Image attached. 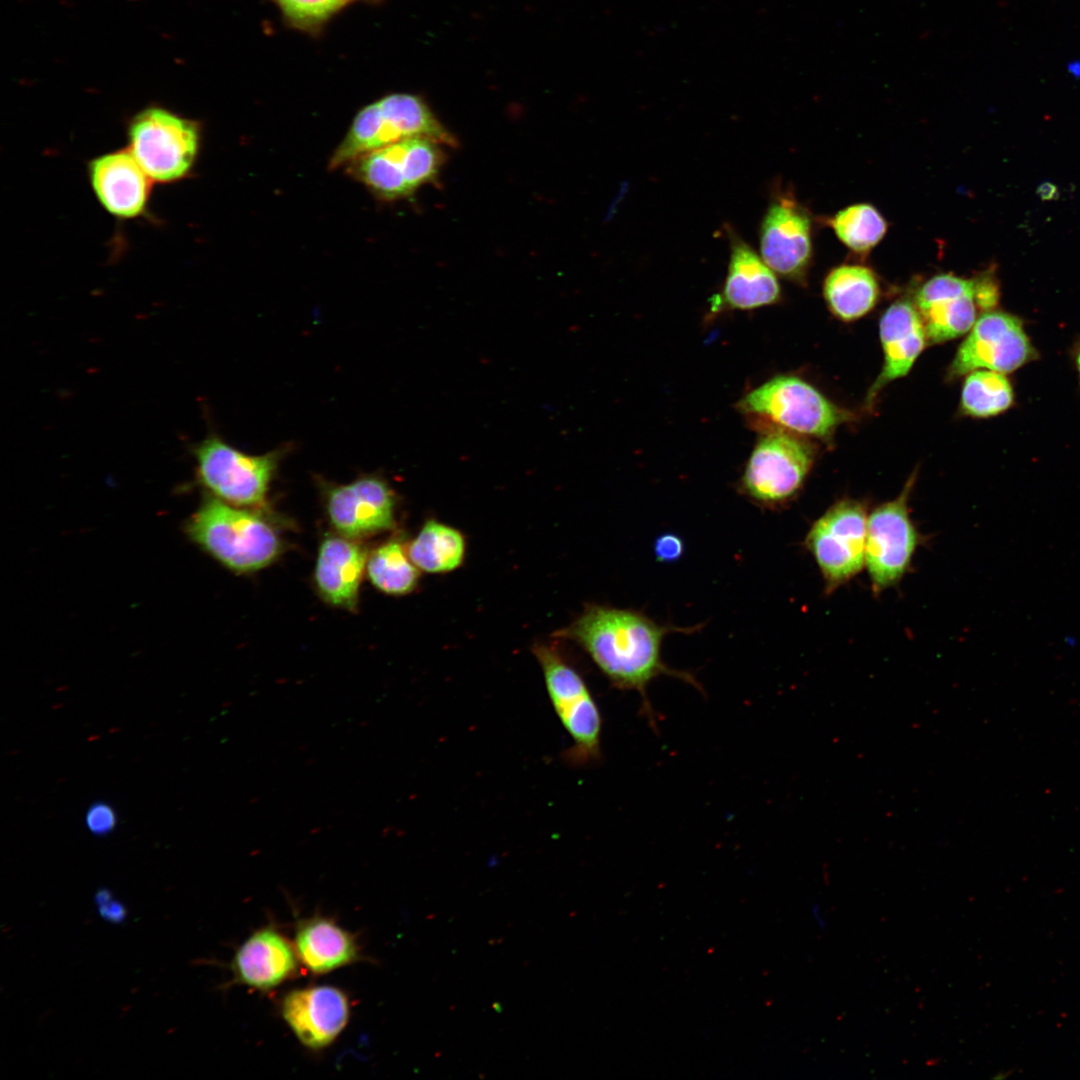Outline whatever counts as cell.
Masks as SVG:
<instances>
[{"mask_svg": "<svg viewBox=\"0 0 1080 1080\" xmlns=\"http://www.w3.org/2000/svg\"><path fill=\"white\" fill-rule=\"evenodd\" d=\"M783 428L757 441L739 481V491L765 509L789 503L802 488L814 461L813 449Z\"/></svg>", "mask_w": 1080, "mask_h": 1080, "instance_id": "4", "label": "cell"}, {"mask_svg": "<svg viewBox=\"0 0 1080 1080\" xmlns=\"http://www.w3.org/2000/svg\"><path fill=\"white\" fill-rule=\"evenodd\" d=\"M367 573L372 584L391 595H405L415 590L420 570L407 549L397 540L379 546L368 558Z\"/></svg>", "mask_w": 1080, "mask_h": 1080, "instance_id": "23", "label": "cell"}, {"mask_svg": "<svg viewBox=\"0 0 1080 1080\" xmlns=\"http://www.w3.org/2000/svg\"><path fill=\"white\" fill-rule=\"evenodd\" d=\"M197 477L214 497L234 506H263L283 449L252 455L211 434L193 449Z\"/></svg>", "mask_w": 1080, "mask_h": 1080, "instance_id": "5", "label": "cell"}, {"mask_svg": "<svg viewBox=\"0 0 1080 1080\" xmlns=\"http://www.w3.org/2000/svg\"><path fill=\"white\" fill-rule=\"evenodd\" d=\"M879 331L884 363L868 391L867 402L870 404L884 386L910 371L928 340L920 314L915 304L908 300L896 301L885 311Z\"/></svg>", "mask_w": 1080, "mask_h": 1080, "instance_id": "17", "label": "cell"}, {"mask_svg": "<svg viewBox=\"0 0 1080 1080\" xmlns=\"http://www.w3.org/2000/svg\"><path fill=\"white\" fill-rule=\"evenodd\" d=\"M914 304L927 339L932 343L945 342L969 332L977 320L974 279H963L951 273L927 280L917 291Z\"/></svg>", "mask_w": 1080, "mask_h": 1080, "instance_id": "13", "label": "cell"}, {"mask_svg": "<svg viewBox=\"0 0 1080 1080\" xmlns=\"http://www.w3.org/2000/svg\"><path fill=\"white\" fill-rule=\"evenodd\" d=\"M1037 195L1042 200H1055L1059 196L1058 188L1051 182H1043L1037 187Z\"/></svg>", "mask_w": 1080, "mask_h": 1080, "instance_id": "31", "label": "cell"}, {"mask_svg": "<svg viewBox=\"0 0 1080 1080\" xmlns=\"http://www.w3.org/2000/svg\"><path fill=\"white\" fill-rule=\"evenodd\" d=\"M546 689L563 727L573 741L572 760L587 763L600 757L602 717L581 675L550 643L532 646Z\"/></svg>", "mask_w": 1080, "mask_h": 1080, "instance_id": "7", "label": "cell"}, {"mask_svg": "<svg viewBox=\"0 0 1080 1080\" xmlns=\"http://www.w3.org/2000/svg\"><path fill=\"white\" fill-rule=\"evenodd\" d=\"M283 1018L297 1039L310 1049L331 1044L348 1022L346 995L331 986H315L288 993L282 1001Z\"/></svg>", "mask_w": 1080, "mask_h": 1080, "instance_id": "16", "label": "cell"}, {"mask_svg": "<svg viewBox=\"0 0 1080 1080\" xmlns=\"http://www.w3.org/2000/svg\"><path fill=\"white\" fill-rule=\"evenodd\" d=\"M88 176L97 200L111 215L129 219L144 213L154 181L128 148L92 159Z\"/></svg>", "mask_w": 1080, "mask_h": 1080, "instance_id": "14", "label": "cell"}, {"mask_svg": "<svg viewBox=\"0 0 1080 1080\" xmlns=\"http://www.w3.org/2000/svg\"><path fill=\"white\" fill-rule=\"evenodd\" d=\"M1013 390L1004 373L978 369L967 374L961 395L962 410L974 417H989L1008 409Z\"/></svg>", "mask_w": 1080, "mask_h": 1080, "instance_id": "24", "label": "cell"}, {"mask_svg": "<svg viewBox=\"0 0 1080 1080\" xmlns=\"http://www.w3.org/2000/svg\"><path fill=\"white\" fill-rule=\"evenodd\" d=\"M326 498L330 522L344 537L368 536L395 526V493L376 475L330 487Z\"/></svg>", "mask_w": 1080, "mask_h": 1080, "instance_id": "12", "label": "cell"}, {"mask_svg": "<svg viewBox=\"0 0 1080 1080\" xmlns=\"http://www.w3.org/2000/svg\"><path fill=\"white\" fill-rule=\"evenodd\" d=\"M1069 71L1076 77H1080V63H1072L1069 65Z\"/></svg>", "mask_w": 1080, "mask_h": 1080, "instance_id": "33", "label": "cell"}, {"mask_svg": "<svg viewBox=\"0 0 1080 1080\" xmlns=\"http://www.w3.org/2000/svg\"><path fill=\"white\" fill-rule=\"evenodd\" d=\"M85 824L92 834L96 836H106L110 834L117 825L116 811L110 804L103 801H96L87 809Z\"/></svg>", "mask_w": 1080, "mask_h": 1080, "instance_id": "27", "label": "cell"}, {"mask_svg": "<svg viewBox=\"0 0 1080 1080\" xmlns=\"http://www.w3.org/2000/svg\"><path fill=\"white\" fill-rule=\"evenodd\" d=\"M775 192L760 223L761 257L777 274L801 282L812 259L810 215L790 192Z\"/></svg>", "mask_w": 1080, "mask_h": 1080, "instance_id": "11", "label": "cell"}, {"mask_svg": "<svg viewBox=\"0 0 1080 1080\" xmlns=\"http://www.w3.org/2000/svg\"><path fill=\"white\" fill-rule=\"evenodd\" d=\"M367 561L366 550L347 537H326L320 546L315 583L329 603L354 609Z\"/></svg>", "mask_w": 1080, "mask_h": 1080, "instance_id": "19", "label": "cell"}, {"mask_svg": "<svg viewBox=\"0 0 1080 1080\" xmlns=\"http://www.w3.org/2000/svg\"><path fill=\"white\" fill-rule=\"evenodd\" d=\"M737 408L764 418L790 432L818 438L830 437L850 414L836 406L806 381L779 375L747 393Z\"/></svg>", "mask_w": 1080, "mask_h": 1080, "instance_id": "6", "label": "cell"}, {"mask_svg": "<svg viewBox=\"0 0 1080 1080\" xmlns=\"http://www.w3.org/2000/svg\"><path fill=\"white\" fill-rule=\"evenodd\" d=\"M823 290L833 314L851 321L866 315L876 305L880 288L871 269L846 264L829 272Z\"/></svg>", "mask_w": 1080, "mask_h": 1080, "instance_id": "21", "label": "cell"}, {"mask_svg": "<svg viewBox=\"0 0 1080 1080\" xmlns=\"http://www.w3.org/2000/svg\"><path fill=\"white\" fill-rule=\"evenodd\" d=\"M867 519L865 504L842 499L831 505L808 530L803 544L821 572L827 593L865 567Z\"/></svg>", "mask_w": 1080, "mask_h": 1080, "instance_id": "8", "label": "cell"}, {"mask_svg": "<svg viewBox=\"0 0 1080 1080\" xmlns=\"http://www.w3.org/2000/svg\"><path fill=\"white\" fill-rule=\"evenodd\" d=\"M190 539L227 568L251 572L269 565L280 553L281 541L260 515L207 498L186 523Z\"/></svg>", "mask_w": 1080, "mask_h": 1080, "instance_id": "2", "label": "cell"}, {"mask_svg": "<svg viewBox=\"0 0 1080 1080\" xmlns=\"http://www.w3.org/2000/svg\"><path fill=\"white\" fill-rule=\"evenodd\" d=\"M685 545L682 538L674 533H664L658 536L654 542V554L656 560L667 563L681 558Z\"/></svg>", "mask_w": 1080, "mask_h": 1080, "instance_id": "28", "label": "cell"}, {"mask_svg": "<svg viewBox=\"0 0 1080 1080\" xmlns=\"http://www.w3.org/2000/svg\"><path fill=\"white\" fill-rule=\"evenodd\" d=\"M1077 365H1078V369H1079V372H1080V351H1079L1078 356H1077Z\"/></svg>", "mask_w": 1080, "mask_h": 1080, "instance_id": "34", "label": "cell"}, {"mask_svg": "<svg viewBox=\"0 0 1080 1080\" xmlns=\"http://www.w3.org/2000/svg\"><path fill=\"white\" fill-rule=\"evenodd\" d=\"M354 1L356 0H274L291 24L309 31L318 29Z\"/></svg>", "mask_w": 1080, "mask_h": 1080, "instance_id": "26", "label": "cell"}, {"mask_svg": "<svg viewBox=\"0 0 1080 1080\" xmlns=\"http://www.w3.org/2000/svg\"><path fill=\"white\" fill-rule=\"evenodd\" d=\"M812 913H813L815 919L817 920V922L819 923V925L822 928L825 927L824 920H822V918L819 916V907H818V905H814V907L812 909Z\"/></svg>", "mask_w": 1080, "mask_h": 1080, "instance_id": "32", "label": "cell"}, {"mask_svg": "<svg viewBox=\"0 0 1080 1080\" xmlns=\"http://www.w3.org/2000/svg\"><path fill=\"white\" fill-rule=\"evenodd\" d=\"M97 903L99 911L105 919L111 921H121L124 919L126 915L124 907L118 901L111 898L109 891H99L97 893Z\"/></svg>", "mask_w": 1080, "mask_h": 1080, "instance_id": "30", "label": "cell"}, {"mask_svg": "<svg viewBox=\"0 0 1080 1080\" xmlns=\"http://www.w3.org/2000/svg\"><path fill=\"white\" fill-rule=\"evenodd\" d=\"M839 240L857 253L875 247L887 232V222L880 212L866 203L840 210L830 221Z\"/></svg>", "mask_w": 1080, "mask_h": 1080, "instance_id": "25", "label": "cell"}, {"mask_svg": "<svg viewBox=\"0 0 1080 1080\" xmlns=\"http://www.w3.org/2000/svg\"><path fill=\"white\" fill-rule=\"evenodd\" d=\"M1034 353L1017 317L987 311L976 320L958 348L948 376L953 379L978 369L1009 373L1031 360Z\"/></svg>", "mask_w": 1080, "mask_h": 1080, "instance_id": "10", "label": "cell"}, {"mask_svg": "<svg viewBox=\"0 0 1080 1080\" xmlns=\"http://www.w3.org/2000/svg\"><path fill=\"white\" fill-rule=\"evenodd\" d=\"M701 627L662 624L638 610L593 603L553 636L581 647L614 687L637 692L642 711L654 724L647 695L654 679L675 677L701 690L691 673L673 669L662 660V642L670 633H694Z\"/></svg>", "mask_w": 1080, "mask_h": 1080, "instance_id": "1", "label": "cell"}, {"mask_svg": "<svg viewBox=\"0 0 1080 1080\" xmlns=\"http://www.w3.org/2000/svg\"><path fill=\"white\" fill-rule=\"evenodd\" d=\"M975 297L978 307L989 310L999 299V287L990 274H983L974 279Z\"/></svg>", "mask_w": 1080, "mask_h": 1080, "instance_id": "29", "label": "cell"}, {"mask_svg": "<svg viewBox=\"0 0 1080 1080\" xmlns=\"http://www.w3.org/2000/svg\"><path fill=\"white\" fill-rule=\"evenodd\" d=\"M127 148L154 181L184 179L192 171L201 145L199 122L165 107L148 106L128 122Z\"/></svg>", "mask_w": 1080, "mask_h": 1080, "instance_id": "3", "label": "cell"}, {"mask_svg": "<svg viewBox=\"0 0 1080 1080\" xmlns=\"http://www.w3.org/2000/svg\"><path fill=\"white\" fill-rule=\"evenodd\" d=\"M295 950L299 960L313 973L321 974L358 959L354 937L326 918H313L296 931Z\"/></svg>", "mask_w": 1080, "mask_h": 1080, "instance_id": "20", "label": "cell"}, {"mask_svg": "<svg viewBox=\"0 0 1080 1080\" xmlns=\"http://www.w3.org/2000/svg\"><path fill=\"white\" fill-rule=\"evenodd\" d=\"M729 262L721 292L712 298V310H751L776 303L781 287L774 271L729 225Z\"/></svg>", "mask_w": 1080, "mask_h": 1080, "instance_id": "15", "label": "cell"}, {"mask_svg": "<svg viewBox=\"0 0 1080 1080\" xmlns=\"http://www.w3.org/2000/svg\"><path fill=\"white\" fill-rule=\"evenodd\" d=\"M295 952L274 928L258 930L233 958L231 969L235 981L259 990L271 989L294 975L299 959Z\"/></svg>", "mask_w": 1080, "mask_h": 1080, "instance_id": "18", "label": "cell"}, {"mask_svg": "<svg viewBox=\"0 0 1080 1080\" xmlns=\"http://www.w3.org/2000/svg\"><path fill=\"white\" fill-rule=\"evenodd\" d=\"M915 477V473L911 475L896 498L877 506L868 515L865 568L876 594L899 583L920 543L908 507Z\"/></svg>", "mask_w": 1080, "mask_h": 1080, "instance_id": "9", "label": "cell"}, {"mask_svg": "<svg viewBox=\"0 0 1080 1080\" xmlns=\"http://www.w3.org/2000/svg\"><path fill=\"white\" fill-rule=\"evenodd\" d=\"M467 543L457 528L435 519L427 520L407 551L420 571L444 574L459 568L466 556Z\"/></svg>", "mask_w": 1080, "mask_h": 1080, "instance_id": "22", "label": "cell"}]
</instances>
